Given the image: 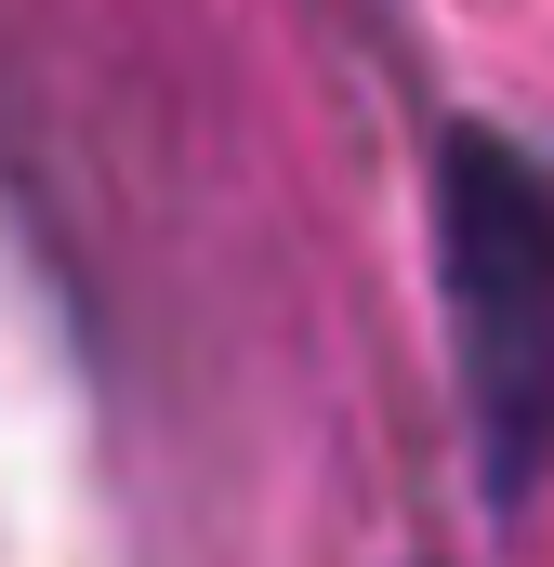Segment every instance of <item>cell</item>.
I'll return each mask as SVG.
<instances>
[{"instance_id": "1", "label": "cell", "mask_w": 554, "mask_h": 567, "mask_svg": "<svg viewBox=\"0 0 554 567\" xmlns=\"http://www.w3.org/2000/svg\"><path fill=\"white\" fill-rule=\"evenodd\" d=\"M435 278H449V330H462V383H475V449L515 502L554 449V185L515 145L449 133Z\"/></svg>"}]
</instances>
